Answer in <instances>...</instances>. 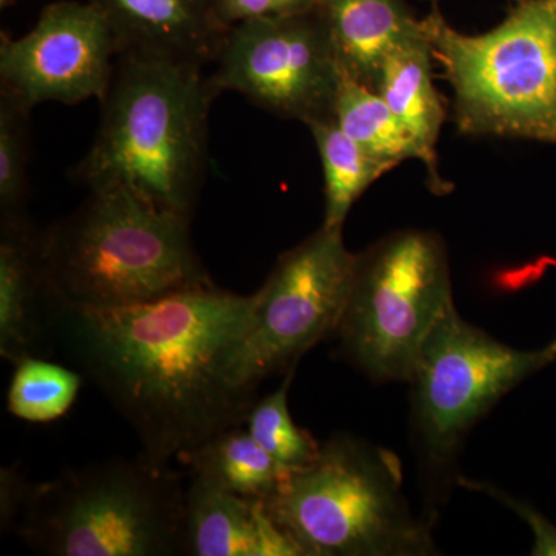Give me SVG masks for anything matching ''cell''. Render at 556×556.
<instances>
[{"mask_svg": "<svg viewBox=\"0 0 556 556\" xmlns=\"http://www.w3.org/2000/svg\"><path fill=\"white\" fill-rule=\"evenodd\" d=\"M457 484L466 486L467 490H475V492L485 493V495L492 496L497 503L504 504L518 514L519 517L529 522L532 527L533 535H535V546H533L532 555H556V529L551 522L538 515L532 507L527 506L526 503L515 500L514 496L503 492L493 484H486V482L471 481L464 477H457Z\"/></svg>", "mask_w": 556, "mask_h": 556, "instance_id": "cb8c5ba5", "label": "cell"}, {"mask_svg": "<svg viewBox=\"0 0 556 556\" xmlns=\"http://www.w3.org/2000/svg\"><path fill=\"white\" fill-rule=\"evenodd\" d=\"M119 53L144 54L206 67L228 28L206 0H100Z\"/></svg>", "mask_w": 556, "mask_h": 556, "instance_id": "7c38bea8", "label": "cell"}, {"mask_svg": "<svg viewBox=\"0 0 556 556\" xmlns=\"http://www.w3.org/2000/svg\"><path fill=\"white\" fill-rule=\"evenodd\" d=\"M295 369L287 372L274 393L255 401L244 427L260 447L289 470L306 467L316 459L321 444L299 427L289 412V390Z\"/></svg>", "mask_w": 556, "mask_h": 556, "instance_id": "44dd1931", "label": "cell"}, {"mask_svg": "<svg viewBox=\"0 0 556 556\" xmlns=\"http://www.w3.org/2000/svg\"><path fill=\"white\" fill-rule=\"evenodd\" d=\"M182 555L302 556L265 501L233 495L199 477L186 486Z\"/></svg>", "mask_w": 556, "mask_h": 556, "instance_id": "4fadbf2b", "label": "cell"}, {"mask_svg": "<svg viewBox=\"0 0 556 556\" xmlns=\"http://www.w3.org/2000/svg\"><path fill=\"white\" fill-rule=\"evenodd\" d=\"M455 306L444 241L399 230L356 254L336 338L342 356L376 382H408L420 350Z\"/></svg>", "mask_w": 556, "mask_h": 556, "instance_id": "52a82bcc", "label": "cell"}, {"mask_svg": "<svg viewBox=\"0 0 556 556\" xmlns=\"http://www.w3.org/2000/svg\"><path fill=\"white\" fill-rule=\"evenodd\" d=\"M83 372L38 356L14 364L7 408L10 415L30 424H50L67 415L83 388Z\"/></svg>", "mask_w": 556, "mask_h": 556, "instance_id": "ffe728a7", "label": "cell"}, {"mask_svg": "<svg viewBox=\"0 0 556 556\" xmlns=\"http://www.w3.org/2000/svg\"><path fill=\"white\" fill-rule=\"evenodd\" d=\"M3 2H5V0H3Z\"/></svg>", "mask_w": 556, "mask_h": 556, "instance_id": "d4e9b609", "label": "cell"}, {"mask_svg": "<svg viewBox=\"0 0 556 556\" xmlns=\"http://www.w3.org/2000/svg\"><path fill=\"white\" fill-rule=\"evenodd\" d=\"M306 126L316 139L324 166V226L343 229V223L358 197L394 166L369 155L340 129L334 116L311 121Z\"/></svg>", "mask_w": 556, "mask_h": 556, "instance_id": "d6986e66", "label": "cell"}, {"mask_svg": "<svg viewBox=\"0 0 556 556\" xmlns=\"http://www.w3.org/2000/svg\"><path fill=\"white\" fill-rule=\"evenodd\" d=\"M311 13L229 28L207 76L212 93L236 91L305 124L334 116L342 67L327 21Z\"/></svg>", "mask_w": 556, "mask_h": 556, "instance_id": "30bf717a", "label": "cell"}, {"mask_svg": "<svg viewBox=\"0 0 556 556\" xmlns=\"http://www.w3.org/2000/svg\"><path fill=\"white\" fill-rule=\"evenodd\" d=\"M38 230L27 217L2 219L0 230V356L16 364L36 356L49 309L38 254Z\"/></svg>", "mask_w": 556, "mask_h": 556, "instance_id": "5bb4252c", "label": "cell"}, {"mask_svg": "<svg viewBox=\"0 0 556 556\" xmlns=\"http://www.w3.org/2000/svg\"><path fill=\"white\" fill-rule=\"evenodd\" d=\"M431 58L426 35L399 47L383 62L375 90L426 153L431 188L444 192L445 186L437 169V142L445 109L433 84Z\"/></svg>", "mask_w": 556, "mask_h": 556, "instance_id": "2e32d148", "label": "cell"}, {"mask_svg": "<svg viewBox=\"0 0 556 556\" xmlns=\"http://www.w3.org/2000/svg\"><path fill=\"white\" fill-rule=\"evenodd\" d=\"M343 229L321 228L285 252L254 294V321L244 351V379L262 380L298 367L321 340L336 336L345 309L356 254Z\"/></svg>", "mask_w": 556, "mask_h": 556, "instance_id": "9c48e42d", "label": "cell"}, {"mask_svg": "<svg viewBox=\"0 0 556 556\" xmlns=\"http://www.w3.org/2000/svg\"><path fill=\"white\" fill-rule=\"evenodd\" d=\"M204 67L119 53L93 144L73 170L86 188L123 186L152 206L192 218L207 170Z\"/></svg>", "mask_w": 556, "mask_h": 556, "instance_id": "7a4b0ae2", "label": "cell"}, {"mask_svg": "<svg viewBox=\"0 0 556 556\" xmlns=\"http://www.w3.org/2000/svg\"><path fill=\"white\" fill-rule=\"evenodd\" d=\"M118 56V40L97 3H54L27 35L2 36L0 86L28 109L101 101Z\"/></svg>", "mask_w": 556, "mask_h": 556, "instance_id": "8fae6325", "label": "cell"}, {"mask_svg": "<svg viewBox=\"0 0 556 556\" xmlns=\"http://www.w3.org/2000/svg\"><path fill=\"white\" fill-rule=\"evenodd\" d=\"M321 5L340 67L371 89L387 58L424 35L422 24L399 0H321Z\"/></svg>", "mask_w": 556, "mask_h": 556, "instance_id": "9a60e30c", "label": "cell"}, {"mask_svg": "<svg viewBox=\"0 0 556 556\" xmlns=\"http://www.w3.org/2000/svg\"><path fill=\"white\" fill-rule=\"evenodd\" d=\"M402 486L394 453L338 434L265 504L302 556L439 554L430 518H416Z\"/></svg>", "mask_w": 556, "mask_h": 556, "instance_id": "5b68a950", "label": "cell"}, {"mask_svg": "<svg viewBox=\"0 0 556 556\" xmlns=\"http://www.w3.org/2000/svg\"><path fill=\"white\" fill-rule=\"evenodd\" d=\"M318 3L321 0H214L218 20L228 30L244 22L309 13Z\"/></svg>", "mask_w": 556, "mask_h": 556, "instance_id": "603a6c76", "label": "cell"}, {"mask_svg": "<svg viewBox=\"0 0 556 556\" xmlns=\"http://www.w3.org/2000/svg\"><path fill=\"white\" fill-rule=\"evenodd\" d=\"M334 119L348 137L378 160L394 167L409 159L426 164V153L393 110L388 108L386 100L378 91L343 70L336 98Z\"/></svg>", "mask_w": 556, "mask_h": 556, "instance_id": "ac0fdd59", "label": "cell"}, {"mask_svg": "<svg viewBox=\"0 0 556 556\" xmlns=\"http://www.w3.org/2000/svg\"><path fill=\"white\" fill-rule=\"evenodd\" d=\"M30 113L16 98L0 91V217H27L30 164Z\"/></svg>", "mask_w": 556, "mask_h": 556, "instance_id": "7402d4cb", "label": "cell"}, {"mask_svg": "<svg viewBox=\"0 0 556 556\" xmlns=\"http://www.w3.org/2000/svg\"><path fill=\"white\" fill-rule=\"evenodd\" d=\"M186 486L169 466L113 459L46 482L2 468L0 519L50 556L182 555Z\"/></svg>", "mask_w": 556, "mask_h": 556, "instance_id": "277c9868", "label": "cell"}, {"mask_svg": "<svg viewBox=\"0 0 556 556\" xmlns=\"http://www.w3.org/2000/svg\"><path fill=\"white\" fill-rule=\"evenodd\" d=\"M556 361V339L535 351L506 345L468 324L456 306L428 336L409 376L417 453L437 481L453 471L464 439L508 391Z\"/></svg>", "mask_w": 556, "mask_h": 556, "instance_id": "ba28073f", "label": "cell"}, {"mask_svg": "<svg viewBox=\"0 0 556 556\" xmlns=\"http://www.w3.org/2000/svg\"><path fill=\"white\" fill-rule=\"evenodd\" d=\"M244 426L222 431L186 457L192 477L249 500L268 501L287 479L289 468L269 456Z\"/></svg>", "mask_w": 556, "mask_h": 556, "instance_id": "e0dca14e", "label": "cell"}, {"mask_svg": "<svg viewBox=\"0 0 556 556\" xmlns=\"http://www.w3.org/2000/svg\"><path fill=\"white\" fill-rule=\"evenodd\" d=\"M254 294L215 287L115 309L54 311L70 356L141 444L169 466L222 431L244 426L257 388L244 379Z\"/></svg>", "mask_w": 556, "mask_h": 556, "instance_id": "6da1fadb", "label": "cell"}, {"mask_svg": "<svg viewBox=\"0 0 556 556\" xmlns=\"http://www.w3.org/2000/svg\"><path fill=\"white\" fill-rule=\"evenodd\" d=\"M38 254L50 316L126 308L212 283L190 218L123 186L90 189L78 208L39 232Z\"/></svg>", "mask_w": 556, "mask_h": 556, "instance_id": "3957f363", "label": "cell"}, {"mask_svg": "<svg viewBox=\"0 0 556 556\" xmlns=\"http://www.w3.org/2000/svg\"><path fill=\"white\" fill-rule=\"evenodd\" d=\"M455 90L457 129L556 142V0H526L484 35L420 21Z\"/></svg>", "mask_w": 556, "mask_h": 556, "instance_id": "8992f818", "label": "cell"}]
</instances>
